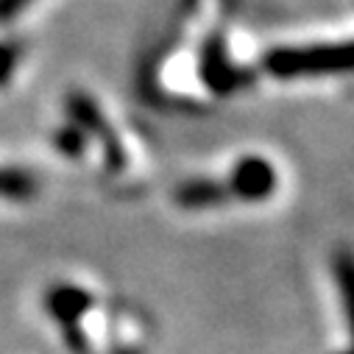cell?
<instances>
[{"mask_svg":"<svg viewBox=\"0 0 354 354\" xmlns=\"http://www.w3.org/2000/svg\"><path fill=\"white\" fill-rule=\"evenodd\" d=\"M268 64L277 75H318V73L354 70V42L277 50L268 59Z\"/></svg>","mask_w":354,"mask_h":354,"instance_id":"obj_1","label":"cell"},{"mask_svg":"<svg viewBox=\"0 0 354 354\" xmlns=\"http://www.w3.org/2000/svg\"><path fill=\"white\" fill-rule=\"evenodd\" d=\"M274 185H277V176H274L271 165H265L259 159L243 162L232 179L234 196H243V198H262L274 190Z\"/></svg>","mask_w":354,"mask_h":354,"instance_id":"obj_2","label":"cell"},{"mask_svg":"<svg viewBox=\"0 0 354 354\" xmlns=\"http://www.w3.org/2000/svg\"><path fill=\"white\" fill-rule=\"evenodd\" d=\"M31 0H0V20H9V17H17L20 9H26Z\"/></svg>","mask_w":354,"mask_h":354,"instance_id":"obj_5","label":"cell"},{"mask_svg":"<svg viewBox=\"0 0 354 354\" xmlns=\"http://www.w3.org/2000/svg\"><path fill=\"white\" fill-rule=\"evenodd\" d=\"M340 288H343V296H346L348 318L354 324V262H343V268H340Z\"/></svg>","mask_w":354,"mask_h":354,"instance_id":"obj_4","label":"cell"},{"mask_svg":"<svg viewBox=\"0 0 354 354\" xmlns=\"http://www.w3.org/2000/svg\"><path fill=\"white\" fill-rule=\"evenodd\" d=\"M17 64V50L15 48H0V81L9 75V70Z\"/></svg>","mask_w":354,"mask_h":354,"instance_id":"obj_6","label":"cell"},{"mask_svg":"<svg viewBox=\"0 0 354 354\" xmlns=\"http://www.w3.org/2000/svg\"><path fill=\"white\" fill-rule=\"evenodd\" d=\"M34 190V182L20 170L0 167V198H28Z\"/></svg>","mask_w":354,"mask_h":354,"instance_id":"obj_3","label":"cell"}]
</instances>
